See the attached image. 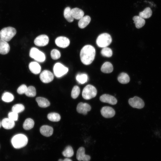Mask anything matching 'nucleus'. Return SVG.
Wrapping results in <instances>:
<instances>
[{
	"label": "nucleus",
	"mask_w": 161,
	"mask_h": 161,
	"mask_svg": "<svg viewBox=\"0 0 161 161\" xmlns=\"http://www.w3.org/2000/svg\"><path fill=\"white\" fill-rule=\"evenodd\" d=\"M95 49L92 46L87 45L84 46L81 49L80 57L81 61L84 64H90L95 59Z\"/></svg>",
	"instance_id": "obj_1"
},
{
	"label": "nucleus",
	"mask_w": 161,
	"mask_h": 161,
	"mask_svg": "<svg viewBox=\"0 0 161 161\" xmlns=\"http://www.w3.org/2000/svg\"><path fill=\"white\" fill-rule=\"evenodd\" d=\"M27 137L23 134H18L14 136L12 138L11 142L13 147L19 149L25 146L27 143Z\"/></svg>",
	"instance_id": "obj_2"
},
{
	"label": "nucleus",
	"mask_w": 161,
	"mask_h": 161,
	"mask_svg": "<svg viewBox=\"0 0 161 161\" xmlns=\"http://www.w3.org/2000/svg\"><path fill=\"white\" fill-rule=\"evenodd\" d=\"M16 33V29L12 27H8L2 29L0 31V38L7 41H10Z\"/></svg>",
	"instance_id": "obj_3"
},
{
	"label": "nucleus",
	"mask_w": 161,
	"mask_h": 161,
	"mask_svg": "<svg viewBox=\"0 0 161 161\" xmlns=\"http://www.w3.org/2000/svg\"><path fill=\"white\" fill-rule=\"evenodd\" d=\"M112 42L111 35L107 33H103L97 37L96 43L97 46L100 47H106L109 45Z\"/></svg>",
	"instance_id": "obj_4"
},
{
	"label": "nucleus",
	"mask_w": 161,
	"mask_h": 161,
	"mask_svg": "<svg viewBox=\"0 0 161 161\" xmlns=\"http://www.w3.org/2000/svg\"><path fill=\"white\" fill-rule=\"evenodd\" d=\"M97 94V90L94 86L89 84L83 88L82 96L86 100H89L95 97Z\"/></svg>",
	"instance_id": "obj_5"
},
{
	"label": "nucleus",
	"mask_w": 161,
	"mask_h": 161,
	"mask_svg": "<svg viewBox=\"0 0 161 161\" xmlns=\"http://www.w3.org/2000/svg\"><path fill=\"white\" fill-rule=\"evenodd\" d=\"M29 55L31 58L39 62H43L45 59L44 54L35 47H32L31 49Z\"/></svg>",
	"instance_id": "obj_6"
},
{
	"label": "nucleus",
	"mask_w": 161,
	"mask_h": 161,
	"mask_svg": "<svg viewBox=\"0 0 161 161\" xmlns=\"http://www.w3.org/2000/svg\"><path fill=\"white\" fill-rule=\"evenodd\" d=\"M68 71V69L59 63H56L53 67L55 75L58 78L66 74Z\"/></svg>",
	"instance_id": "obj_7"
},
{
	"label": "nucleus",
	"mask_w": 161,
	"mask_h": 161,
	"mask_svg": "<svg viewBox=\"0 0 161 161\" xmlns=\"http://www.w3.org/2000/svg\"><path fill=\"white\" fill-rule=\"evenodd\" d=\"M129 103L132 107L139 109L143 108L145 105L143 100L137 96L130 98L129 100Z\"/></svg>",
	"instance_id": "obj_8"
},
{
	"label": "nucleus",
	"mask_w": 161,
	"mask_h": 161,
	"mask_svg": "<svg viewBox=\"0 0 161 161\" xmlns=\"http://www.w3.org/2000/svg\"><path fill=\"white\" fill-rule=\"evenodd\" d=\"M54 76L50 71L45 70L43 71L40 75L41 80L44 83H47L52 81L53 79Z\"/></svg>",
	"instance_id": "obj_9"
},
{
	"label": "nucleus",
	"mask_w": 161,
	"mask_h": 161,
	"mask_svg": "<svg viewBox=\"0 0 161 161\" xmlns=\"http://www.w3.org/2000/svg\"><path fill=\"white\" fill-rule=\"evenodd\" d=\"M49 41V38L47 35H41L38 36L35 39L34 43L37 46L43 47L47 45Z\"/></svg>",
	"instance_id": "obj_10"
},
{
	"label": "nucleus",
	"mask_w": 161,
	"mask_h": 161,
	"mask_svg": "<svg viewBox=\"0 0 161 161\" xmlns=\"http://www.w3.org/2000/svg\"><path fill=\"white\" fill-rule=\"evenodd\" d=\"M102 115L106 118L113 117L115 114V111L112 107L106 106L103 107L100 110Z\"/></svg>",
	"instance_id": "obj_11"
},
{
	"label": "nucleus",
	"mask_w": 161,
	"mask_h": 161,
	"mask_svg": "<svg viewBox=\"0 0 161 161\" xmlns=\"http://www.w3.org/2000/svg\"><path fill=\"white\" fill-rule=\"evenodd\" d=\"M76 158L79 161H89L91 159L89 155L85 154V148L82 147L79 148L78 150Z\"/></svg>",
	"instance_id": "obj_12"
},
{
	"label": "nucleus",
	"mask_w": 161,
	"mask_h": 161,
	"mask_svg": "<svg viewBox=\"0 0 161 161\" xmlns=\"http://www.w3.org/2000/svg\"><path fill=\"white\" fill-rule=\"evenodd\" d=\"M55 43L58 47L65 48L69 46L70 44V41L67 38L61 36L57 37L55 39Z\"/></svg>",
	"instance_id": "obj_13"
},
{
	"label": "nucleus",
	"mask_w": 161,
	"mask_h": 161,
	"mask_svg": "<svg viewBox=\"0 0 161 161\" xmlns=\"http://www.w3.org/2000/svg\"><path fill=\"white\" fill-rule=\"evenodd\" d=\"M100 99L103 102L113 105L116 104L117 102V99L114 97L107 94L102 95L100 96Z\"/></svg>",
	"instance_id": "obj_14"
},
{
	"label": "nucleus",
	"mask_w": 161,
	"mask_h": 161,
	"mask_svg": "<svg viewBox=\"0 0 161 161\" xmlns=\"http://www.w3.org/2000/svg\"><path fill=\"white\" fill-rule=\"evenodd\" d=\"M91 106L88 103L80 102L79 103L77 107V112L83 114H86L88 112L90 111Z\"/></svg>",
	"instance_id": "obj_15"
},
{
	"label": "nucleus",
	"mask_w": 161,
	"mask_h": 161,
	"mask_svg": "<svg viewBox=\"0 0 161 161\" xmlns=\"http://www.w3.org/2000/svg\"><path fill=\"white\" fill-rule=\"evenodd\" d=\"M10 46L7 42L0 38V54L5 55L10 51Z\"/></svg>",
	"instance_id": "obj_16"
},
{
	"label": "nucleus",
	"mask_w": 161,
	"mask_h": 161,
	"mask_svg": "<svg viewBox=\"0 0 161 161\" xmlns=\"http://www.w3.org/2000/svg\"><path fill=\"white\" fill-rule=\"evenodd\" d=\"M53 129L51 126L47 125L42 126L40 128L41 133L44 136L48 137L52 135L53 133Z\"/></svg>",
	"instance_id": "obj_17"
},
{
	"label": "nucleus",
	"mask_w": 161,
	"mask_h": 161,
	"mask_svg": "<svg viewBox=\"0 0 161 161\" xmlns=\"http://www.w3.org/2000/svg\"><path fill=\"white\" fill-rule=\"evenodd\" d=\"M29 67L30 70L35 74H39L41 71V67L37 62L33 61L29 64Z\"/></svg>",
	"instance_id": "obj_18"
},
{
	"label": "nucleus",
	"mask_w": 161,
	"mask_h": 161,
	"mask_svg": "<svg viewBox=\"0 0 161 161\" xmlns=\"http://www.w3.org/2000/svg\"><path fill=\"white\" fill-rule=\"evenodd\" d=\"M1 126L6 129H10L15 126L14 121L9 118H5L2 120L1 122Z\"/></svg>",
	"instance_id": "obj_19"
},
{
	"label": "nucleus",
	"mask_w": 161,
	"mask_h": 161,
	"mask_svg": "<svg viewBox=\"0 0 161 161\" xmlns=\"http://www.w3.org/2000/svg\"><path fill=\"white\" fill-rule=\"evenodd\" d=\"M71 13L72 17L74 18L79 20L84 15L83 11L78 8H75L71 9Z\"/></svg>",
	"instance_id": "obj_20"
},
{
	"label": "nucleus",
	"mask_w": 161,
	"mask_h": 161,
	"mask_svg": "<svg viewBox=\"0 0 161 161\" xmlns=\"http://www.w3.org/2000/svg\"><path fill=\"white\" fill-rule=\"evenodd\" d=\"M91 21V18L88 16H83L80 19L78 22L79 27L81 29L85 28L89 23Z\"/></svg>",
	"instance_id": "obj_21"
},
{
	"label": "nucleus",
	"mask_w": 161,
	"mask_h": 161,
	"mask_svg": "<svg viewBox=\"0 0 161 161\" xmlns=\"http://www.w3.org/2000/svg\"><path fill=\"white\" fill-rule=\"evenodd\" d=\"M136 27L139 29L145 25V21L144 18L139 16H135L133 18Z\"/></svg>",
	"instance_id": "obj_22"
},
{
	"label": "nucleus",
	"mask_w": 161,
	"mask_h": 161,
	"mask_svg": "<svg viewBox=\"0 0 161 161\" xmlns=\"http://www.w3.org/2000/svg\"><path fill=\"white\" fill-rule=\"evenodd\" d=\"M36 100L38 105L41 107L45 108L50 105L49 101L46 98L42 97H38L36 98Z\"/></svg>",
	"instance_id": "obj_23"
},
{
	"label": "nucleus",
	"mask_w": 161,
	"mask_h": 161,
	"mask_svg": "<svg viewBox=\"0 0 161 161\" xmlns=\"http://www.w3.org/2000/svg\"><path fill=\"white\" fill-rule=\"evenodd\" d=\"M113 68L112 64L109 62L104 63L102 65L101 68V71L104 73H109L112 72L113 70Z\"/></svg>",
	"instance_id": "obj_24"
},
{
	"label": "nucleus",
	"mask_w": 161,
	"mask_h": 161,
	"mask_svg": "<svg viewBox=\"0 0 161 161\" xmlns=\"http://www.w3.org/2000/svg\"><path fill=\"white\" fill-rule=\"evenodd\" d=\"M118 81L122 84H126L130 81V79L128 75L124 72L120 73L117 77Z\"/></svg>",
	"instance_id": "obj_25"
},
{
	"label": "nucleus",
	"mask_w": 161,
	"mask_h": 161,
	"mask_svg": "<svg viewBox=\"0 0 161 161\" xmlns=\"http://www.w3.org/2000/svg\"><path fill=\"white\" fill-rule=\"evenodd\" d=\"M64 16L66 20L69 22H72L74 21V18L72 16L71 9L69 7H66L64 10Z\"/></svg>",
	"instance_id": "obj_26"
},
{
	"label": "nucleus",
	"mask_w": 161,
	"mask_h": 161,
	"mask_svg": "<svg viewBox=\"0 0 161 161\" xmlns=\"http://www.w3.org/2000/svg\"><path fill=\"white\" fill-rule=\"evenodd\" d=\"M152 14V11L149 7L146 8L143 11L139 13V16L143 18H148L150 17Z\"/></svg>",
	"instance_id": "obj_27"
},
{
	"label": "nucleus",
	"mask_w": 161,
	"mask_h": 161,
	"mask_svg": "<svg viewBox=\"0 0 161 161\" xmlns=\"http://www.w3.org/2000/svg\"><path fill=\"white\" fill-rule=\"evenodd\" d=\"M34 122L32 119L28 118L25 120L23 124V128L26 130H29L34 126Z\"/></svg>",
	"instance_id": "obj_28"
},
{
	"label": "nucleus",
	"mask_w": 161,
	"mask_h": 161,
	"mask_svg": "<svg viewBox=\"0 0 161 161\" xmlns=\"http://www.w3.org/2000/svg\"><path fill=\"white\" fill-rule=\"evenodd\" d=\"M76 80L79 83L84 84L88 80V76L84 73L78 74L76 76Z\"/></svg>",
	"instance_id": "obj_29"
},
{
	"label": "nucleus",
	"mask_w": 161,
	"mask_h": 161,
	"mask_svg": "<svg viewBox=\"0 0 161 161\" xmlns=\"http://www.w3.org/2000/svg\"><path fill=\"white\" fill-rule=\"evenodd\" d=\"M62 154L64 156L67 157H70L72 156L74 151L72 147L69 145L66 146L62 152Z\"/></svg>",
	"instance_id": "obj_30"
},
{
	"label": "nucleus",
	"mask_w": 161,
	"mask_h": 161,
	"mask_svg": "<svg viewBox=\"0 0 161 161\" xmlns=\"http://www.w3.org/2000/svg\"><path fill=\"white\" fill-rule=\"evenodd\" d=\"M47 118L51 121L58 122L61 119V116L58 113L52 112L49 113L47 115Z\"/></svg>",
	"instance_id": "obj_31"
},
{
	"label": "nucleus",
	"mask_w": 161,
	"mask_h": 161,
	"mask_svg": "<svg viewBox=\"0 0 161 161\" xmlns=\"http://www.w3.org/2000/svg\"><path fill=\"white\" fill-rule=\"evenodd\" d=\"M1 98L2 100L5 102H10L14 100V97L11 93L7 92L3 93Z\"/></svg>",
	"instance_id": "obj_32"
},
{
	"label": "nucleus",
	"mask_w": 161,
	"mask_h": 161,
	"mask_svg": "<svg viewBox=\"0 0 161 161\" xmlns=\"http://www.w3.org/2000/svg\"><path fill=\"white\" fill-rule=\"evenodd\" d=\"M25 95L29 97H34L36 95L35 88L33 86H30L27 87L25 93Z\"/></svg>",
	"instance_id": "obj_33"
},
{
	"label": "nucleus",
	"mask_w": 161,
	"mask_h": 161,
	"mask_svg": "<svg viewBox=\"0 0 161 161\" xmlns=\"http://www.w3.org/2000/svg\"><path fill=\"white\" fill-rule=\"evenodd\" d=\"M101 53L103 56L110 57L112 55V51L110 48L106 47L103 48L101 51Z\"/></svg>",
	"instance_id": "obj_34"
},
{
	"label": "nucleus",
	"mask_w": 161,
	"mask_h": 161,
	"mask_svg": "<svg viewBox=\"0 0 161 161\" xmlns=\"http://www.w3.org/2000/svg\"><path fill=\"white\" fill-rule=\"evenodd\" d=\"M24 109V106L21 104H15L12 108V111L17 113L22 112Z\"/></svg>",
	"instance_id": "obj_35"
},
{
	"label": "nucleus",
	"mask_w": 161,
	"mask_h": 161,
	"mask_svg": "<svg viewBox=\"0 0 161 161\" xmlns=\"http://www.w3.org/2000/svg\"><path fill=\"white\" fill-rule=\"evenodd\" d=\"M80 93V89L77 86L73 87L71 92V97L75 99L78 96Z\"/></svg>",
	"instance_id": "obj_36"
},
{
	"label": "nucleus",
	"mask_w": 161,
	"mask_h": 161,
	"mask_svg": "<svg viewBox=\"0 0 161 161\" xmlns=\"http://www.w3.org/2000/svg\"><path fill=\"white\" fill-rule=\"evenodd\" d=\"M51 56L54 60H57L59 59L61 57L60 52L56 49H52L51 52Z\"/></svg>",
	"instance_id": "obj_37"
},
{
	"label": "nucleus",
	"mask_w": 161,
	"mask_h": 161,
	"mask_svg": "<svg viewBox=\"0 0 161 161\" xmlns=\"http://www.w3.org/2000/svg\"><path fill=\"white\" fill-rule=\"evenodd\" d=\"M8 118L14 121H17L18 118V113L12 111L8 114Z\"/></svg>",
	"instance_id": "obj_38"
},
{
	"label": "nucleus",
	"mask_w": 161,
	"mask_h": 161,
	"mask_svg": "<svg viewBox=\"0 0 161 161\" xmlns=\"http://www.w3.org/2000/svg\"><path fill=\"white\" fill-rule=\"evenodd\" d=\"M27 87L25 84H22L20 86L17 90V92L19 94H25Z\"/></svg>",
	"instance_id": "obj_39"
},
{
	"label": "nucleus",
	"mask_w": 161,
	"mask_h": 161,
	"mask_svg": "<svg viewBox=\"0 0 161 161\" xmlns=\"http://www.w3.org/2000/svg\"><path fill=\"white\" fill-rule=\"evenodd\" d=\"M58 161H72L71 159H70L66 158H65L64 160L60 159L58 160Z\"/></svg>",
	"instance_id": "obj_40"
},
{
	"label": "nucleus",
	"mask_w": 161,
	"mask_h": 161,
	"mask_svg": "<svg viewBox=\"0 0 161 161\" xmlns=\"http://www.w3.org/2000/svg\"><path fill=\"white\" fill-rule=\"evenodd\" d=\"M1 122L0 121V128H1Z\"/></svg>",
	"instance_id": "obj_41"
}]
</instances>
